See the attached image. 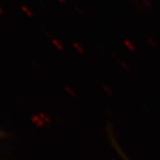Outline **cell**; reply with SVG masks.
I'll list each match as a JSON object with an SVG mask.
<instances>
[{
    "mask_svg": "<svg viewBox=\"0 0 160 160\" xmlns=\"http://www.w3.org/2000/svg\"><path fill=\"white\" fill-rule=\"evenodd\" d=\"M112 142H113V146H115V148L116 149V150H117V152L119 153V154H120V155H121V157L123 158H124V160H130L129 158H128V157L126 156L125 154H124V153L123 152V151H122V150L120 148V146H119V145H118L117 143H116V142H115V141H114V139H113V140H112Z\"/></svg>",
    "mask_w": 160,
    "mask_h": 160,
    "instance_id": "1",
    "label": "cell"
}]
</instances>
